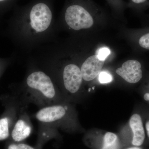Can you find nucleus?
<instances>
[{
    "label": "nucleus",
    "mask_w": 149,
    "mask_h": 149,
    "mask_svg": "<svg viewBox=\"0 0 149 149\" xmlns=\"http://www.w3.org/2000/svg\"><path fill=\"white\" fill-rule=\"evenodd\" d=\"M99 81L101 83H110L113 80L111 74L108 72H102L99 74Z\"/></svg>",
    "instance_id": "obj_11"
},
{
    "label": "nucleus",
    "mask_w": 149,
    "mask_h": 149,
    "mask_svg": "<svg viewBox=\"0 0 149 149\" xmlns=\"http://www.w3.org/2000/svg\"><path fill=\"white\" fill-rule=\"evenodd\" d=\"M7 149H35L33 147L22 143H11L8 146Z\"/></svg>",
    "instance_id": "obj_10"
},
{
    "label": "nucleus",
    "mask_w": 149,
    "mask_h": 149,
    "mask_svg": "<svg viewBox=\"0 0 149 149\" xmlns=\"http://www.w3.org/2000/svg\"><path fill=\"white\" fill-rule=\"evenodd\" d=\"M26 29L30 34L39 35L46 32L53 20L50 4L47 0H37L27 6L22 12Z\"/></svg>",
    "instance_id": "obj_2"
},
{
    "label": "nucleus",
    "mask_w": 149,
    "mask_h": 149,
    "mask_svg": "<svg viewBox=\"0 0 149 149\" xmlns=\"http://www.w3.org/2000/svg\"><path fill=\"white\" fill-rule=\"evenodd\" d=\"M116 72L126 82L133 84L139 82L143 77L141 63L136 60L125 62Z\"/></svg>",
    "instance_id": "obj_6"
},
{
    "label": "nucleus",
    "mask_w": 149,
    "mask_h": 149,
    "mask_svg": "<svg viewBox=\"0 0 149 149\" xmlns=\"http://www.w3.org/2000/svg\"><path fill=\"white\" fill-rule=\"evenodd\" d=\"M129 124L133 133L132 144L136 146H141L143 143L146 135L140 115L133 114L130 118Z\"/></svg>",
    "instance_id": "obj_8"
},
{
    "label": "nucleus",
    "mask_w": 149,
    "mask_h": 149,
    "mask_svg": "<svg viewBox=\"0 0 149 149\" xmlns=\"http://www.w3.org/2000/svg\"><path fill=\"white\" fill-rule=\"evenodd\" d=\"M131 3L134 4L139 5L146 2L147 0H130Z\"/></svg>",
    "instance_id": "obj_16"
},
{
    "label": "nucleus",
    "mask_w": 149,
    "mask_h": 149,
    "mask_svg": "<svg viewBox=\"0 0 149 149\" xmlns=\"http://www.w3.org/2000/svg\"><path fill=\"white\" fill-rule=\"evenodd\" d=\"M139 43L141 47L149 50V33L143 35L139 39Z\"/></svg>",
    "instance_id": "obj_12"
},
{
    "label": "nucleus",
    "mask_w": 149,
    "mask_h": 149,
    "mask_svg": "<svg viewBox=\"0 0 149 149\" xmlns=\"http://www.w3.org/2000/svg\"><path fill=\"white\" fill-rule=\"evenodd\" d=\"M144 100L146 101H149V93H147L145 94L144 96Z\"/></svg>",
    "instance_id": "obj_18"
},
{
    "label": "nucleus",
    "mask_w": 149,
    "mask_h": 149,
    "mask_svg": "<svg viewBox=\"0 0 149 149\" xmlns=\"http://www.w3.org/2000/svg\"><path fill=\"white\" fill-rule=\"evenodd\" d=\"M118 139L116 134L111 132L105 133L103 138V143L102 149H118Z\"/></svg>",
    "instance_id": "obj_9"
},
{
    "label": "nucleus",
    "mask_w": 149,
    "mask_h": 149,
    "mask_svg": "<svg viewBox=\"0 0 149 149\" xmlns=\"http://www.w3.org/2000/svg\"><path fill=\"white\" fill-rule=\"evenodd\" d=\"M104 61L100 59L97 55L88 57L80 68L83 80L90 81L95 79L100 73Z\"/></svg>",
    "instance_id": "obj_7"
},
{
    "label": "nucleus",
    "mask_w": 149,
    "mask_h": 149,
    "mask_svg": "<svg viewBox=\"0 0 149 149\" xmlns=\"http://www.w3.org/2000/svg\"><path fill=\"white\" fill-rule=\"evenodd\" d=\"M32 130V125L28 116L25 113H22L21 110L11 131V138L15 143H19L30 136Z\"/></svg>",
    "instance_id": "obj_5"
},
{
    "label": "nucleus",
    "mask_w": 149,
    "mask_h": 149,
    "mask_svg": "<svg viewBox=\"0 0 149 149\" xmlns=\"http://www.w3.org/2000/svg\"><path fill=\"white\" fill-rule=\"evenodd\" d=\"M15 0H0V11L11 4Z\"/></svg>",
    "instance_id": "obj_14"
},
{
    "label": "nucleus",
    "mask_w": 149,
    "mask_h": 149,
    "mask_svg": "<svg viewBox=\"0 0 149 149\" xmlns=\"http://www.w3.org/2000/svg\"><path fill=\"white\" fill-rule=\"evenodd\" d=\"M126 149H142L141 148H139V147H131V148H128Z\"/></svg>",
    "instance_id": "obj_19"
},
{
    "label": "nucleus",
    "mask_w": 149,
    "mask_h": 149,
    "mask_svg": "<svg viewBox=\"0 0 149 149\" xmlns=\"http://www.w3.org/2000/svg\"><path fill=\"white\" fill-rule=\"evenodd\" d=\"M25 94L28 100L43 107L60 103L59 93L51 77L43 71L35 70L27 76Z\"/></svg>",
    "instance_id": "obj_1"
},
{
    "label": "nucleus",
    "mask_w": 149,
    "mask_h": 149,
    "mask_svg": "<svg viewBox=\"0 0 149 149\" xmlns=\"http://www.w3.org/2000/svg\"><path fill=\"white\" fill-rule=\"evenodd\" d=\"M110 54V51L107 48H102L99 49L97 55L101 60L105 61L107 57Z\"/></svg>",
    "instance_id": "obj_13"
},
{
    "label": "nucleus",
    "mask_w": 149,
    "mask_h": 149,
    "mask_svg": "<svg viewBox=\"0 0 149 149\" xmlns=\"http://www.w3.org/2000/svg\"><path fill=\"white\" fill-rule=\"evenodd\" d=\"M1 100L4 107V111L0 116V141H3L10 136L22 108L20 102L14 94L4 95Z\"/></svg>",
    "instance_id": "obj_3"
},
{
    "label": "nucleus",
    "mask_w": 149,
    "mask_h": 149,
    "mask_svg": "<svg viewBox=\"0 0 149 149\" xmlns=\"http://www.w3.org/2000/svg\"><path fill=\"white\" fill-rule=\"evenodd\" d=\"M146 128L147 134H148V136L149 138V121H148V122L146 123Z\"/></svg>",
    "instance_id": "obj_17"
},
{
    "label": "nucleus",
    "mask_w": 149,
    "mask_h": 149,
    "mask_svg": "<svg viewBox=\"0 0 149 149\" xmlns=\"http://www.w3.org/2000/svg\"><path fill=\"white\" fill-rule=\"evenodd\" d=\"M62 77L64 88L68 92L73 94L79 91L83 78L79 67L74 64L67 65L63 68Z\"/></svg>",
    "instance_id": "obj_4"
},
{
    "label": "nucleus",
    "mask_w": 149,
    "mask_h": 149,
    "mask_svg": "<svg viewBox=\"0 0 149 149\" xmlns=\"http://www.w3.org/2000/svg\"><path fill=\"white\" fill-rule=\"evenodd\" d=\"M8 63V61H6L5 60L0 59V77L7 66Z\"/></svg>",
    "instance_id": "obj_15"
}]
</instances>
